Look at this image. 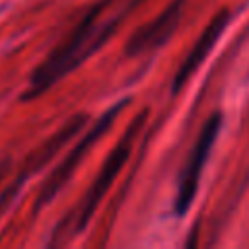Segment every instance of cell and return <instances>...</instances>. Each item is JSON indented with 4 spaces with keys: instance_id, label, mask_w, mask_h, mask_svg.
<instances>
[{
    "instance_id": "cell-6",
    "label": "cell",
    "mask_w": 249,
    "mask_h": 249,
    "mask_svg": "<svg viewBox=\"0 0 249 249\" xmlns=\"http://www.w3.org/2000/svg\"><path fill=\"white\" fill-rule=\"evenodd\" d=\"M228 21H230V12H228V10H220V12L210 19V23L202 29V33H200L198 39L195 41L191 53L185 56L183 64L179 66V70H177V74H175V78H173V86H171V91H173V93H177V91L189 82V78L193 76V72L204 62L206 54L214 49L216 41L220 39L222 31L226 29Z\"/></svg>"
},
{
    "instance_id": "cell-1",
    "label": "cell",
    "mask_w": 249,
    "mask_h": 249,
    "mask_svg": "<svg viewBox=\"0 0 249 249\" xmlns=\"http://www.w3.org/2000/svg\"><path fill=\"white\" fill-rule=\"evenodd\" d=\"M101 6L88 12L86 18L80 21V25L43 60L41 66H37V70L31 76L29 88L23 95L25 99L41 95L54 82H58L64 74L76 68L84 58H88L95 49H99V45L109 37L113 25H105V27L95 25V18Z\"/></svg>"
},
{
    "instance_id": "cell-2",
    "label": "cell",
    "mask_w": 249,
    "mask_h": 249,
    "mask_svg": "<svg viewBox=\"0 0 249 249\" xmlns=\"http://www.w3.org/2000/svg\"><path fill=\"white\" fill-rule=\"evenodd\" d=\"M144 119H146V111H142V113L134 119V123L126 128V132L121 136V140L117 142V146H115V148L109 152V156L105 158V161H103V165H101L97 177L93 179L91 187L88 189L86 196L82 198V202H80V206H78V210H76V214H74V218H72L74 224H76V226H74V231L84 230V228L88 226V222L91 220V216H93V212L97 210L101 198L107 195V191H109V187L113 185L115 177L119 175V171H121L123 165L126 163L128 154H130V148H132V142H134V136H136V132L140 130V126L144 124Z\"/></svg>"
},
{
    "instance_id": "cell-4",
    "label": "cell",
    "mask_w": 249,
    "mask_h": 249,
    "mask_svg": "<svg viewBox=\"0 0 249 249\" xmlns=\"http://www.w3.org/2000/svg\"><path fill=\"white\" fill-rule=\"evenodd\" d=\"M220 124H222V115L220 113L210 115V119L204 123V126L198 134V140L195 142V146L191 150V156H189V160L181 171L179 183H177V195H175V214L177 216H183L195 200L200 173H202V167L210 156V150H212L214 140L218 136Z\"/></svg>"
},
{
    "instance_id": "cell-5",
    "label": "cell",
    "mask_w": 249,
    "mask_h": 249,
    "mask_svg": "<svg viewBox=\"0 0 249 249\" xmlns=\"http://www.w3.org/2000/svg\"><path fill=\"white\" fill-rule=\"evenodd\" d=\"M183 6H185V0H173L158 18L138 27L134 35L126 41V54L136 56L165 43L181 19Z\"/></svg>"
},
{
    "instance_id": "cell-3",
    "label": "cell",
    "mask_w": 249,
    "mask_h": 249,
    "mask_svg": "<svg viewBox=\"0 0 249 249\" xmlns=\"http://www.w3.org/2000/svg\"><path fill=\"white\" fill-rule=\"evenodd\" d=\"M128 103V99H123V101H119L117 105H113L111 109H107L103 115H101V119L99 121H95L91 126H89V130L72 146V150L68 152V156H64V160L51 171V175L43 181V185H41V191H39V195H37V200H35V210H41V208H45L58 193H60V189L66 185V181L74 175V171H76V167L80 165V161L84 160V156L91 150V146L109 130V126L113 124V121H115V117L123 111V107Z\"/></svg>"
}]
</instances>
